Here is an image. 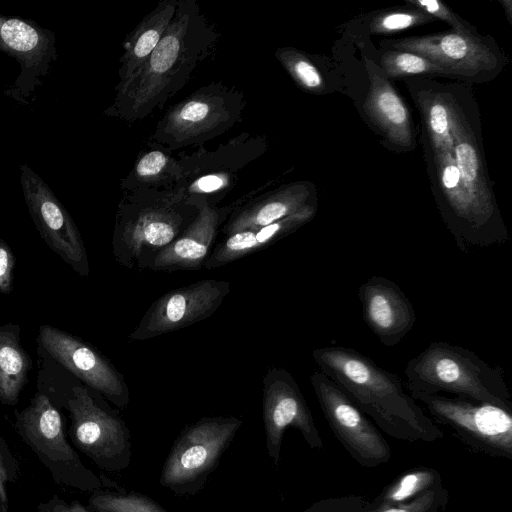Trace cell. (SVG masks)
Here are the masks:
<instances>
[{
  "label": "cell",
  "instance_id": "1",
  "mask_svg": "<svg viewBox=\"0 0 512 512\" xmlns=\"http://www.w3.org/2000/svg\"><path fill=\"white\" fill-rule=\"evenodd\" d=\"M312 358L319 371L390 437L408 442L443 438V431L406 392L401 378L370 357L353 348L330 345L314 349Z\"/></svg>",
  "mask_w": 512,
  "mask_h": 512
},
{
  "label": "cell",
  "instance_id": "2",
  "mask_svg": "<svg viewBox=\"0 0 512 512\" xmlns=\"http://www.w3.org/2000/svg\"><path fill=\"white\" fill-rule=\"evenodd\" d=\"M409 394L448 393L512 410L504 371L472 350L444 341L431 342L404 370Z\"/></svg>",
  "mask_w": 512,
  "mask_h": 512
},
{
  "label": "cell",
  "instance_id": "3",
  "mask_svg": "<svg viewBox=\"0 0 512 512\" xmlns=\"http://www.w3.org/2000/svg\"><path fill=\"white\" fill-rule=\"evenodd\" d=\"M14 427L57 484L90 493L119 487L83 464L67 440L60 412L45 394L37 393L26 408L15 412Z\"/></svg>",
  "mask_w": 512,
  "mask_h": 512
},
{
  "label": "cell",
  "instance_id": "4",
  "mask_svg": "<svg viewBox=\"0 0 512 512\" xmlns=\"http://www.w3.org/2000/svg\"><path fill=\"white\" fill-rule=\"evenodd\" d=\"M242 424L235 416H210L185 426L164 461L161 486L177 496L200 492Z\"/></svg>",
  "mask_w": 512,
  "mask_h": 512
},
{
  "label": "cell",
  "instance_id": "5",
  "mask_svg": "<svg viewBox=\"0 0 512 512\" xmlns=\"http://www.w3.org/2000/svg\"><path fill=\"white\" fill-rule=\"evenodd\" d=\"M64 405L71 419L67 436L78 450L107 472L130 465L131 433L116 410L82 385L73 387Z\"/></svg>",
  "mask_w": 512,
  "mask_h": 512
},
{
  "label": "cell",
  "instance_id": "6",
  "mask_svg": "<svg viewBox=\"0 0 512 512\" xmlns=\"http://www.w3.org/2000/svg\"><path fill=\"white\" fill-rule=\"evenodd\" d=\"M411 396L473 450L512 459V410L442 394Z\"/></svg>",
  "mask_w": 512,
  "mask_h": 512
},
{
  "label": "cell",
  "instance_id": "7",
  "mask_svg": "<svg viewBox=\"0 0 512 512\" xmlns=\"http://www.w3.org/2000/svg\"><path fill=\"white\" fill-rule=\"evenodd\" d=\"M387 48L419 54L444 70L446 76L481 82L495 77L505 65L504 56L490 37L454 30L411 36L383 43Z\"/></svg>",
  "mask_w": 512,
  "mask_h": 512
},
{
  "label": "cell",
  "instance_id": "8",
  "mask_svg": "<svg viewBox=\"0 0 512 512\" xmlns=\"http://www.w3.org/2000/svg\"><path fill=\"white\" fill-rule=\"evenodd\" d=\"M310 383L325 419L349 455L364 467L387 463L389 444L349 397L319 370L311 374Z\"/></svg>",
  "mask_w": 512,
  "mask_h": 512
},
{
  "label": "cell",
  "instance_id": "9",
  "mask_svg": "<svg viewBox=\"0 0 512 512\" xmlns=\"http://www.w3.org/2000/svg\"><path fill=\"white\" fill-rule=\"evenodd\" d=\"M230 288L228 281L206 279L168 291L150 305L128 340H148L210 317Z\"/></svg>",
  "mask_w": 512,
  "mask_h": 512
},
{
  "label": "cell",
  "instance_id": "10",
  "mask_svg": "<svg viewBox=\"0 0 512 512\" xmlns=\"http://www.w3.org/2000/svg\"><path fill=\"white\" fill-rule=\"evenodd\" d=\"M20 172L24 199L41 238L73 270L87 276V252L73 219L48 184L28 165H20Z\"/></svg>",
  "mask_w": 512,
  "mask_h": 512
},
{
  "label": "cell",
  "instance_id": "11",
  "mask_svg": "<svg viewBox=\"0 0 512 512\" xmlns=\"http://www.w3.org/2000/svg\"><path fill=\"white\" fill-rule=\"evenodd\" d=\"M262 406L266 448L274 465L279 463L282 440L288 427L297 429L311 448L323 447L312 413L289 371L274 367L266 372Z\"/></svg>",
  "mask_w": 512,
  "mask_h": 512
},
{
  "label": "cell",
  "instance_id": "12",
  "mask_svg": "<svg viewBox=\"0 0 512 512\" xmlns=\"http://www.w3.org/2000/svg\"><path fill=\"white\" fill-rule=\"evenodd\" d=\"M0 50L14 57L21 71L4 94L21 104L30 97L57 60L56 37L32 20L0 14Z\"/></svg>",
  "mask_w": 512,
  "mask_h": 512
},
{
  "label": "cell",
  "instance_id": "13",
  "mask_svg": "<svg viewBox=\"0 0 512 512\" xmlns=\"http://www.w3.org/2000/svg\"><path fill=\"white\" fill-rule=\"evenodd\" d=\"M39 341L55 360L87 386L118 408L127 407L130 394L124 377L95 349L48 325L40 327Z\"/></svg>",
  "mask_w": 512,
  "mask_h": 512
},
{
  "label": "cell",
  "instance_id": "14",
  "mask_svg": "<svg viewBox=\"0 0 512 512\" xmlns=\"http://www.w3.org/2000/svg\"><path fill=\"white\" fill-rule=\"evenodd\" d=\"M358 297L366 325L383 345H397L414 327L412 303L388 278L372 276L359 287Z\"/></svg>",
  "mask_w": 512,
  "mask_h": 512
},
{
  "label": "cell",
  "instance_id": "15",
  "mask_svg": "<svg viewBox=\"0 0 512 512\" xmlns=\"http://www.w3.org/2000/svg\"><path fill=\"white\" fill-rule=\"evenodd\" d=\"M451 133L453 158L466 191L493 224L506 229L487 177L481 142L476 136L469 117L458 103Z\"/></svg>",
  "mask_w": 512,
  "mask_h": 512
},
{
  "label": "cell",
  "instance_id": "16",
  "mask_svg": "<svg viewBox=\"0 0 512 512\" xmlns=\"http://www.w3.org/2000/svg\"><path fill=\"white\" fill-rule=\"evenodd\" d=\"M366 62L370 82L363 105L366 115L391 149L412 151L415 135L408 107L380 68L371 60Z\"/></svg>",
  "mask_w": 512,
  "mask_h": 512
},
{
  "label": "cell",
  "instance_id": "17",
  "mask_svg": "<svg viewBox=\"0 0 512 512\" xmlns=\"http://www.w3.org/2000/svg\"><path fill=\"white\" fill-rule=\"evenodd\" d=\"M222 220L218 212L205 210L153 260L149 270L173 272L203 268L213 250L217 228Z\"/></svg>",
  "mask_w": 512,
  "mask_h": 512
},
{
  "label": "cell",
  "instance_id": "18",
  "mask_svg": "<svg viewBox=\"0 0 512 512\" xmlns=\"http://www.w3.org/2000/svg\"><path fill=\"white\" fill-rule=\"evenodd\" d=\"M316 209V202H313L272 224L245 229L227 236L213 248L203 268L216 269L257 252L310 221Z\"/></svg>",
  "mask_w": 512,
  "mask_h": 512
},
{
  "label": "cell",
  "instance_id": "19",
  "mask_svg": "<svg viewBox=\"0 0 512 512\" xmlns=\"http://www.w3.org/2000/svg\"><path fill=\"white\" fill-rule=\"evenodd\" d=\"M420 110L426 136V152L452 153V133L456 98L452 94L431 88L412 92Z\"/></svg>",
  "mask_w": 512,
  "mask_h": 512
},
{
  "label": "cell",
  "instance_id": "20",
  "mask_svg": "<svg viewBox=\"0 0 512 512\" xmlns=\"http://www.w3.org/2000/svg\"><path fill=\"white\" fill-rule=\"evenodd\" d=\"M30 358L19 342L18 331L0 328V402L13 406L27 382Z\"/></svg>",
  "mask_w": 512,
  "mask_h": 512
},
{
  "label": "cell",
  "instance_id": "21",
  "mask_svg": "<svg viewBox=\"0 0 512 512\" xmlns=\"http://www.w3.org/2000/svg\"><path fill=\"white\" fill-rule=\"evenodd\" d=\"M312 191L308 188H293L282 195L241 213L225 229L227 236L236 232L263 227L281 220L313 203L308 202ZM315 202V201H314Z\"/></svg>",
  "mask_w": 512,
  "mask_h": 512
},
{
  "label": "cell",
  "instance_id": "22",
  "mask_svg": "<svg viewBox=\"0 0 512 512\" xmlns=\"http://www.w3.org/2000/svg\"><path fill=\"white\" fill-rule=\"evenodd\" d=\"M441 484V475L437 470L417 467L396 478L372 501L378 509L390 508L409 502Z\"/></svg>",
  "mask_w": 512,
  "mask_h": 512
},
{
  "label": "cell",
  "instance_id": "23",
  "mask_svg": "<svg viewBox=\"0 0 512 512\" xmlns=\"http://www.w3.org/2000/svg\"><path fill=\"white\" fill-rule=\"evenodd\" d=\"M86 507L92 512H168L149 496L120 486L92 492Z\"/></svg>",
  "mask_w": 512,
  "mask_h": 512
},
{
  "label": "cell",
  "instance_id": "24",
  "mask_svg": "<svg viewBox=\"0 0 512 512\" xmlns=\"http://www.w3.org/2000/svg\"><path fill=\"white\" fill-rule=\"evenodd\" d=\"M377 66L388 79L412 75L446 76L443 69L427 58L402 50L385 51Z\"/></svg>",
  "mask_w": 512,
  "mask_h": 512
},
{
  "label": "cell",
  "instance_id": "25",
  "mask_svg": "<svg viewBox=\"0 0 512 512\" xmlns=\"http://www.w3.org/2000/svg\"><path fill=\"white\" fill-rule=\"evenodd\" d=\"M435 20L432 16L407 6L403 9L391 10L374 16L370 22V31L373 34L395 33Z\"/></svg>",
  "mask_w": 512,
  "mask_h": 512
},
{
  "label": "cell",
  "instance_id": "26",
  "mask_svg": "<svg viewBox=\"0 0 512 512\" xmlns=\"http://www.w3.org/2000/svg\"><path fill=\"white\" fill-rule=\"evenodd\" d=\"M448 499V490L441 484L423 492L409 502L378 509V512H444Z\"/></svg>",
  "mask_w": 512,
  "mask_h": 512
},
{
  "label": "cell",
  "instance_id": "27",
  "mask_svg": "<svg viewBox=\"0 0 512 512\" xmlns=\"http://www.w3.org/2000/svg\"><path fill=\"white\" fill-rule=\"evenodd\" d=\"M407 6L418 9L435 19H440L451 25L452 30L469 35H479L469 22L462 19L452 9L437 0H405Z\"/></svg>",
  "mask_w": 512,
  "mask_h": 512
},
{
  "label": "cell",
  "instance_id": "28",
  "mask_svg": "<svg viewBox=\"0 0 512 512\" xmlns=\"http://www.w3.org/2000/svg\"><path fill=\"white\" fill-rule=\"evenodd\" d=\"M286 65L295 80L306 90L320 93L325 89L321 72L304 55L298 52L289 54Z\"/></svg>",
  "mask_w": 512,
  "mask_h": 512
},
{
  "label": "cell",
  "instance_id": "29",
  "mask_svg": "<svg viewBox=\"0 0 512 512\" xmlns=\"http://www.w3.org/2000/svg\"><path fill=\"white\" fill-rule=\"evenodd\" d=\"M19 463L5 439L0 435V512H8L9 498L7 485L19 477Z\"/></svg>",
  "mask_w": 512,
  "mask_h": 512
},
{
  "label": "cell",
  "instance_id": "30",
  "mask_svg": "<svg viewBox=\"0 0 512 512\" xmlns=\"http://www.w3.org/2000/svg\"><path fill=\"white\" fill-rule=\"evenodd\" d=\"M163 27H151L143 31L127 54L125 75L134 70L135 66L150 55L160 41Z\"/></svg>",
  "mask_w": 512,
  "mask_h": 512
},
{
  "label": "cell",
  "instance_id": "31",
  "mask_svg": "<svg viewBox=\"0 0 512 512\" xmlns=\"http://www.w3.org/2000/svg\"><path fill=\"white\" fill-rule=\"evenodd\" d=\"M180 45L174 35H167L159 41L151 54V69L155 73H164L177 59Z\"/></svg>",
  "mask_w": 512,
  "mask_h": 512
},
{
  "label": "cell",
  "instance_id": "32",
  "mask_svg": "<svg viewBox=\"0 0 512 512\" xmlns=\"http://www.w3.org/2000/svg\"><path fill=\"white\" fill-rule=\"evenodd\" d=\"M366 502L365 498L357 495L330 497L313 503L304 512H350Z\"/></svg>",
  "mask_w": 512,
  "mask_h": 512
},
{
  "label": "cell",
  "instance_id": "33",
  "mask_svg": "<svg viewBox=\"0 0 512 512\" xmlns=\"http://www.w3.org/2000/svg\"><path fill=\"white\" fill-rule=\"evenodd\" d=\"M14 256L6 242L0 239V292L8 294L12 290Z\"/></svg>",
  "mask_w": 512,
  "mask_h": 512
},
{
  "label": "cell",
  "instance_id": "34",
  "mask_svg": "<svg viewBox=\"0 0 512 512\" xmlns=\"http://www.w3.org/2000/svg\"><path fill=\"white\" fill-rule=\"evenodd\" d=\"M166 158L159 151L146 154L137 165V172L141 176H150L158 173L165 165Z\"/></svg>",
  "mask_w": 512,
  "mask_h": 512
},
{
  "label": "cell",
  "instance_id": "35",
  "mask_svg": "<svg viewBox=\"0 0 512 512\" xmlns=\"http://www.w3.org/2000/svg\"><path fill=\"white\" fill-rule=\"evenodd\" d=\"M47 503L53 512H92L79 501L67 502L58 495H53Z\"/></svg>",
  "mask_w": 512,
  "mask_h": 512
},
{
  "label": "cell",
  "instance_id": "36",
  "mask_svg": "<svg viewBox=\"0 0 512 512\" xmlns=\"http://www.w3.org/2000/svg\"><path fill=\"white\" fill-rule=\"evenodd\" d=\"M208 113V106L203 102H190L180 111V117L184 121L196 122L202 120Z\"/></svg>",
  "mask_w": 512,
  "mask_h": 512
},
{
  "label": "cell",
  "instance_id": "37",
  "mask_svg": "<svg viewBox=\"0 0 512 512\" xmlns=\"http://www.w3.org/2000/svg\"><path fill=\"white\" fill-rule=\"evenodd\" d=\"M222 183L223 181L221 178L215 175H210L200 178L197 182V185L200 190L204 192H211L217 190L222 185Z\"/></svg>",
  "mask_w": 512,
  "mask_h": 512
},
{
  "label": "cell",
  "instance_id": "38",
  "mask_svg": "<svg viewBox=\"0 0 512 512\" xmlns=\"http://www.w3.org/2000/svg\"><path fill=\"white\" fill-rule=\"evenodd\" d=\"M350 512H378V508L373 501H367L363 506L354 509Z\"/></svg>",
  "mask_w": 512,
  "mask_h": 512
},
{
  "label": "cell",
  "instance_id": "39",
  "mask_svg": "<svg viewBox=\"0 0 512 512\" xmlns=\"http://www.w3.org/2000/svg\"><path fill=\"white\" fill-rule=\"evenodd\" d=\"M506 13V17L510 23H512V1L511 0H499Z\"/></svg>",
  "mask_w": 512,
  "mask_h": 512
},
{
  "label": "cell",
  "instance_id": "40",
  "mask_svg": "<svg viewBox=\"0 0 512 512\" xmlns=\"http://www.w3.org/2000/svg\"><path fill=\"white\" fill-rule=\"evenodd\" d=\"M38 512H53L50 506L48 505L47 501L41 502L37 506Z\"/></svg>",
  "mask_w": 512,
  "mask_h": 512
}]
</instances>
